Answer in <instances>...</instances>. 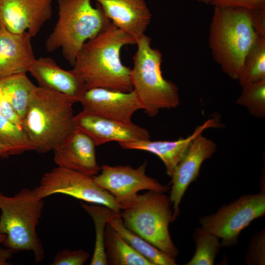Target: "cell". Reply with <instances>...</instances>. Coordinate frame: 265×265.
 <instances>
[{
  "label": "cell",
  "mask_w": 265,
  "mask_h": 265,
  "mask_svg": "<svg viewBox=\"0 0 265 265\" xmlns=\"http://www.w3.org/2000/svg\"><path fill=\"white\" fill-rule=\"evenodd\" d=\"M35 86L28 79L26 73L0 79V90L22 121Z\"/></svg>",
  "instance_id": "obj_22"
},
{
  "label": "cell",
  "mask_w": 265,
  "mask_h": 265,
  "mask_svg": "<svg viewBox=\"0 0 265 265\" xmlns=\"http://www.w3.org/2000/svg\"><path fill=\"white\" fill-rule=\"evenodd\" d=\"M0 143L10 149L13 155L34 150L22 126L0 114Z\"/></svg>",
  "instance_id": "obj_26"
},
{
  "label": "cell",
  "mask_w": 265,
  "mask_h": 265,
  "mask_svg": "<svg viewBox=\"0 0 265 265\" xmlns=\"http://www.w3.org/2000/svg\"><path fill=\"white\" fill-rule=\"evenodd\" d=\"M265 214V194L242 195L216 212L201 217V227L216 236L222 246L235 245L241 231L254 220Z\"/></svg>",
  "instance_id": "obj_8"
},
{
  "label": "cell",
  "mask_w": 265,
  "mask_h": 265,
  "mask_svg": "<svg viewBox=\"0 0 265 265\" xmlns=\"http://www.w3.org/2000/svg\"><path fill=\"white\" fill-rule=\"evenodd\" d=\"M265 79V36L258 35L246 55L238 79L240 85Z\"/></svg>",
  "instance_id": "obj_24"
},
{
  "label": "cell",
  "mask_w": 265,
  "mask_h": 265,
  "mask_svg": "<svg viewBox=\"0 0 265 265\" xmlns=\"http://www.w3.org/2000/svg\"><path fill=\"white\" fill-rule=\"evenodd\" d=\"M151 43V39L145 34L137 40L131 79L143 109L148 116L155 117L161 109L178 106L180 98L176 84L162 76L161 53L153 48Z\"/></svg>",
  "instance_id": "obj_7"
},
{
  "label": "cell",
  "mask_w": 265,
  "mask_h": 265,
  "mask_svg": "<svg viewBox=\"0 0 265 265\" xmlns=\"http://www.w3.org/2000/svg\"><path fill=\"white\" fill-rule=\"evenodd\" d=\"M147 162L136 168L130 165L110 166L104 164L101 173L93 177L96 184L110 193L117 202L134 196L140 190H147L161 193L170 187L146 174Z\"/></svg>",
  "instance_id": "obj_10"
},
{
  "label": "cell",
  "mask_w": 265,
  "mask_h": 265,
  "mask_svg": "<svg viewBox=\"0 0 265 265\" xmlns=\"http://www.w3.org/2000/svg\"><path fill=\"white\" fill-rule=\"evenodd\" d=\"M196 250L186 265H213L222 246L219 238L203 227L197 228L193 234Z\"/></svg>",
  "instance_id": "obj_25"
},
{
  "label": "cell",
  "mask_w": 265,
  "mask_h": 265,
  "mask_svg": "<svg viewBox=\"0 0 265 265\" xmlns=\"http://www.w3.org/2000/svg\"><path fill=\"white\" fill-rule=\"evenodd\" d=\"M104 245L107 265H153L107 224Z\"/></svg>",
  "instance_id": "obj_21"
},
{
  "label": "cell",
  "mask_w": 265,
  "mask_h": 265,
  "mask_svg": "<svg viewBox=\"0 0 265 265\" xmlns=\"http://www.w3.org/2000/svg\"><path fill=\"white\" fill-rule=\"evenodd\" d=\"M252 23L259 35L265 36V8L252 10Z\"/></svg>",
  "instance_id": "obj_32"
},
{
  "label": "cell",
  "mask_w": 265,
  "mask_h": 265,
  "mask_svg": "<svg viewBox=\"0 0 265 265\" xmlns=\"http://www.w3.org/2000/svg\"><path fill=\"white\" fill-rule=\"evenodd\" d=\"M124 226L168 255L176 258L179 251L171 238L169 226L173 222L169 197L150 191L118 202Z\"/></svg>",
  "instance_id": "obj_6"
},
{
  "label": "cell",
  "mask_w": 265,
  "mask_h": 265,
  "mask_svg": "<svg viewBox=\"0 0 265 265\" xmlns=\"http://www.w3.org/2000/svg\"><path fill=\"white\" fill-rule=\"evenodd\" d=\"M80 103L83 110L117 121L131 123L134 113L143 109L135 92L115 91L103 88L87 89Z\"/></svg>",
  "instance_id": "obj_13"
},
{
  "label": "cell",
  "mask_w": 265,
  "mask_h": 265,
  "mask_svg": "<svg viewBox=\"0 0 265 265\" xmlns=\"http://www.w3.org/2000/svg\"><path fill=\"white\" fill-rule=\"evenodd\" d=\"M237 104L248 110L249 113L257 118L265 117V79L251 82L242 86Z\"/></svg>",
  "instance_id": "obj_27"
},
{
  "label": "cell",
  "mask_w": 265,
  "mask_h": 265,
  "mask_svg": "<svg viewBox=\"0 0 265 265\" xmlns=\"http://www.w3.org/2000/svg\"><path fill=\"white\" fill-rule=\"evenodd\" d=\"M252 10L214 7L208 43L214 61L229 78L238 80L244 60L257 37Z\"/></svg>",
  "instance_id": "obj_3"
},
{
  "label": "cell",
  "mask_w": 265,
  "mask_h": 265,
  "mask_svg": "<svg viewBox=\"0 0 265 265\" xmlns=\"http://www.w3.org/2000/svg\"><path fill=\"white\" fill-rule=\"evenodd\" d=\"M0 114L22 126V120L0 89Z\"/></svg>",
  "instance_id": "obj_31"
},
{
  "label": "cell",
  "mask_w": 265,
  "mask_h": 265,
  "mask_svg": "<svg viewBox=\"0 0 265 265\" xmlns=\"http://www.w3.org/2000/svg\"><path fill=\"white\" fill-rule=\"evenodd\" d=\"M210 4L214 7L256 10L265 8V0H211Z\"/></svg>",
  "instance_id": "obj_30"
},
{
  "label": "cell",
  "mask_w": 265,
  "mask_h": 265,
  "mask_svg": "<svg viewBox=\"0 0 265 265\" xmlns=\"http://www.w3.org/2000/svg\"><path fill=\"white\" fill-rule=\"evenodd\" d=\"M28 72L39 86L63 94L74 103H80L87 90L83 80L72 70L62 69L49 57L36 58Z\"/></svg>",
  "instance_id": "obj_16"
},
{
  "label": "cell",
  "mask_w": 265,
  "mask_h": 265,
  "mask_svg": "<svg viewBox=\"0 0 265 265\" xmlns=\"http://www.w3.org/2000/svg\"><path fill=\"white\" fill-rule=\"evenodd\" d=\"M13 252L9 249L0 247V265H9L8 260L12 256Z\"/></svg>",
  "instance_id": "obj_33"
},
{
  "label": "cell",
  "mask_w": 265,
  "mask_h": 265,
  "mask_svg": "<svg viewBox=\"0 0 265 265\" xmlns=\"http://www.w3.org/2000/svg\"><path fill=\"white\" fill-rule=\"evenodd\" d=\"M95 146L92 139L77 128L53 150L54 161L58 166L93 177L101 170L97 162Z\"/></svg>",
  "instance_id": "obj_15"
},
{
  "label": "cell",
  "mask_w": 265,
  "mask_h": 265,
  "mask_svg": "<svg viewBox=\"0 0 265 265\" xmlns=\"http://www.w3.org/2000/svg\"><path fill=\"white\" fill-rule=\"evenodd\" d=\"M90 257L86 251L68 249L58 251L54 257L51 265H82Z\"/></svg>",
  "instance_id": "obj_29"
},
{
  "label": "cell",
  "mask_w": 265,
  "mask_h": 265,
  "mask_svg": "<svg viewBox=\"0 0 265 265\" xmlns=\"http://www.w3.org/2000/svg\"><path fill=\"white\" fill-rule=\"evenodd\" d=\"M218 126L217 118L214 117L198 127L193 133L186 138H180L174 141H151L146 139L118 143L124 149L144 151L156 155L163 162L167 174L171 177L175 167L186 155L193 139L202 133L205 130Z\"/></svg>",
  "instance_id": "obj_18"
},
{
  "label": "cell",
  "mask_w": 265,
  "mask_h": 265,
  "mask_svg": "<svg viewBox=\"0 0 265 265\" xmlns=\"http://www.w3.org/2000/svg\"><path fill=\"white\" fill-rule=\"evenodd\" d=\"M27 32H10L0 24V79L26 73L35 59Z\"/></svg>",
  "instance_id": "obj_19"
},
{
  "label": "cell",
  "mask_w": 265,
  "mask_h": 265,
  "mask_svg": "<svg viewBox=\"0 0 265 265\" xmlns=\"http://www.w3.org/2000/svg\"><path fill=\"white\" fill-rule=\"evenodd\" d=\"M43 208V199L33 189L24 188L12 196L0 192V232L6 237L3 245L13 253L31 251L36 264L45 258L36 230Z\"/></svg>",
  "instance_id": "obj_5"
},
{
  "label": "cell",
  "mask_w": 265,
  "mask_h": 265,
  "mask_svg": "<svg viewBox=\"0 0 265 265\" xmlns=\"http://www.w3.org/2000/svg\"><path fill=\"white\" fill-rule=\"evenodd\" d=\"M196 1L206 4H209L211 3V0H195Z\"/></svg>",
  "instance_id": "obj_36"
},
{
  "label": "cell",
  "mask_w": 265,
  "mask_h": 265,
  "mask_svg": "<svg viewBox=\"0 0 265 265\" xmlns=\"http://www.w3.org/2000/svg\"><path fill=\"white\" fill-rule=\"evenodd\" d=\"M74 104L63 94L35 86L22 121L34 150L42 154L53 151L75 131Z\"/></svg>",
  "instance_id": "obj_2"
},
{
  "label": "cell",
  "mask_w": 265,
  "mask_h": 265,
  "mask_svg": "<svg viewBox=\"0 0 265 265\" xmlns=\"http://www.w3.org/2000/svg\"><path fill=\"white\" fill-rule=\"evenodd\" d=\"M82 208L90 215L95 229V242L90 265H107L104 238L106 227L109 217L115 212L106 206L80 202Z\"/></svg>",
  "instance_id": "obj_23"
},
{
  "label": "cell",
  "mask_w": 265,
  "mask_h": 265,
  "mask_svg": "<svg viewBox=\"0 0 265 265\" xmlns=\"http://www.w3.org/2000/svg\"><path fill=\"white\" fill-rule=\"evenodd\" d=\"M53 0H0V24L10 32L36 36L52 15Z\"/></svg>",
  "instance_id": "obj_11"
},
{
  "label": "cell",
  "mask_w": 265,
  "mask_h": 265,
  "mask_svg": "<svg viewBox=\"0 0 265 265\" xmlns=\"http://www.w3.org/2000/svg\"><path fill=\"white\" fill-rule=\"evenodd\" d=\"M11 155H13L11 150L0 143V157L7 158Z\"/></svg>",
  "instance_id": "obj_34"
},
{
  "label": "cell",
  "mask_w": 265,
  "mask_h": 265,
  "mask_svg": "<svg viewBox=\"0 0 265 265\" xmlns=\"http://www.w3.org/2000/svg\"><path fill=\"white\" fill-rule=\"evenodd\" d=\"M136 40L113 23L86 41L80 51L72 71L84 81L87 89L103 88L128 92L133 90L131 68L121 61L120 52Z\"/></svg>",
  "instance_id": "obj_1"
},
{
  "label": "cell",
  "mask_w": 265,
  "mask_h": 265,
  "mask_svg": "<svg viewBox=\"0 0 265 265\" xmlns=\"http://www.w3.org/2000/svg\"><path fill=\"white\" fill-rule=\"evenodd\" d=\"M199 134L191 142L184 158L175 167L171 176L169 199L175 221L180 214L179 207L189 185L199 176L203 162L212 157L216 150V144Z\"/></svg>",
  "instance_id": "obj_12"
},
{
  "label": "cell",
  "mask_w": 265,
  "mask_h": 265,
  "mask_svg": "<svg viewBox=\"0 0 265 265\" xmlns=\"http://www.w3.org/2000/svg\"><path fill=\"white\" fill-rule=\"evenodd\" d=\"M246 263L250 265L265 264V229L257 233L252 237L245 257Z\"/></svg>",
  "instance_id": "obj_28"
},
{
  "label": "cell",
  "mask_w": 265,
  "mask_h": 265,
  "mask_svg": "<svg viewBox=\"0 0 265 265\" xmlns=\"http://www.w3.org/2000/svg\"><path fill=\"white\" fill-rule=\"evenodd\" d=\"M120 212L114 213L107 224L135 250L148 260L153 265H176V258L172 257L127 229L124 225Z\"/></svg>",
  "instance_id": "obj_20"
},
{
  "label": "cell",
  "mask_w": 265,
  "mask_h": 265,
  "mask_svg": "<svg viewBox=\"0 0 265 265\" xmlns=\"http://www.w3.org/2000/svg\"><path fill=\"white\" fill-rule=\"evenodd\" d=\"M33 190L41 199L62 194L85 202L106 206L117 212L121 211L116 198L98 186L93 177L58 166L45 173Z\"/></svg>",
  "instance_id": "obj_9"
},
{
  "label": "cell",
  "mask_w": 265,
  "mask_h": 265,
  "mask_svg": "<svg viewBox=\"0 0 265 265\" xmlns=\"http://www.w3.org/2000/svg\"><path fill=\"white\" fill-rule=\"evenodd\" d=\"M57 21L46 39L49 52L61 48L64 58L74 65L84 44L104 30L111 23L100 5L91 0H56Z\"/></svg>",
  "instance_id": "obj_4"
},
{
  "label": "cell",
  "mask_w": 265,
  "mask_h": 265,
  "mask_svg": "<svg viewBox=\"0 0 265 265\" xmlns=\"http://www.w3.org/2000/svg\"><path fill=\"white\" fill-rule=\"evenodd\" d=\"M77 128L88 135L96 146L111 141L130 142L150 139L146 129L131 123H125L82 110L75 116Z\"/></svg>",
  "instance_id": "obj_14"
},
{
  "label": "cell",
  "mask_w": 265,
  "mask_h": 265,
  "mask_svg": "<svg viewBox=\"0 0 265 265\" xmlns=\"http://www.w3.org/2000/svg\"><path fill=\"white\" fill-rule=\"evenodd\" d=\"M106 16L136 41L145 34L152 18L145 0H96Z\"/></svg>",
  "instance_id": "obj_17"
},
{
  "label": "cell",
  "mask_w": 265,
  "mask_h": 265,
  "mask_svg": "<svg viewBox=\"0 0 265 265\" xmlns=\"http://www.w3.org/2000/svg\"><path fill=\"white\" fill-rule=\"evenodd\" d=\"M5 236L0 232V244H3L5 240Z\"/></svg>",
  "instance_id": "obj_35"
}]
</instances>
